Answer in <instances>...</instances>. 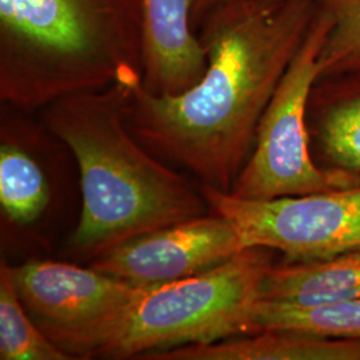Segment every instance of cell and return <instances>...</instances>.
Instances as JSON below:
<instances>
[{
	"label": "cell",
	"mask_w": 360,
	"mask_h": 360,
	"mask_svg": "<svg viewBox=\"0 0 360 360\" xmlns=\"http://www.w3.org/2000/svg\"><path fill=\"white\" fill-rule=\"evenodd\" d=\"M318 13L316 0H230L196 27L207 70L180 95L158 96L142 77L129 86L126 123L158 156L202 186L230 193L257 126Z\"/></svg>",
	"instance_id": "1"
},
{
	"label": "cell",
	"mask_w": 360,
	"mask_h": 360,
	"mask_svg": "<svg viewBox=\"0 0 360 360\" xmlns=\"http://www.w3.org/2000/svg\"><path fill=\"white\" fill-rule=\"evenodd\" d=\"M134 79L62 98L43 108L46 127L72 151L82 212L68 250L91 259L142 233L208 212L206 199L162 163L126 123Z\"/></svg>",
	"instance_id": "2"
},
{
	"label": "cell",
	"mask_w": 360,
	"mask_h": 360,
	"mask_svg": "<svg viewBox=\"0 0 360 360\" xmlns=\"http://www.w3.org/2000/svg\"><path fill=\"white\" fill-rule=\"evenodd\" d=\"M143 0H0V99L23 112L142 77Z\"/></svg>",
	"instance_id": "3"
},
{
	"label": "cell",
	"mask_w": 360,
	"mask_h": 360,
	"mask_svg": "<svg viewBox=\"0 0 360 360\" xmlns=\"http://www.w3.org/2000/svg\"><path fill=\"white\" fill-rule=\"evenodd\" d=\"M272 264V250L247 247L212 270L148 291L98 358L142 359L250 334V315Z\"/></svg>",
	"instance_id": "4"
},
{
	"label": "cell",
	"mask_w": 360,
	"mask_h": 360,
	"mask_svg": "<svg viewBox=\"0 0 360 360\" xmlns=\"http://www.w3.org/2000/svg\"><path fill=\"white\" fill-rule=\"evenodd\" d=\"M330 25L318 4L307 37L259 122L252 154L232 186L230 193L233 195L275 199L347 188L360 183L358 174L319 167L309 150L307 108L319 80V55Z\"/></svg>",
	"instance_id": "5"
},
{
	"label": "cell",
	"mask_w": 360,
	"mask_h": 360,
	"mask_svg": "<svg viewBox=\"0 0 360 360\" xmlns=\"http://www.w3.org/2000/svg\"><path fill=\"white\" fill-rule=\"evenodd\" d=\"M8 267L31 319L72 359L98 356L148 292L63 262L31 260Z\"/></svg>",
	"instance_id": "6"
},
{
	"label": "cell",
	"mask_w": 360,
	"mask_h": 360,
	"mask_svg": "<svg viewBox=\"0 0 360 360\" xmlns=\"http://www.w3.org/2000/svg\"><path fill=\"white\" fill-rule=\"evenodd\" d=\"M210 211L229 219L245 247L279 251L287 262L334 257L360 247V183L323 193L245 199L202 186Z\"/></svg>",
	"instance_id": "7"
},
{
	"label": "cell",
	"mask_w": 360,
	"mask_h": 360,
	"mask_svg": "<svg viewBox=\"0 0 360 360\" xmlns=\"http://www.w3.org/2000/svg\"><path fill=\"white\" fill-rule=\"evenodd\" d=\"M245 248L231 221L211 211L131 238L94 257L91 267L153 291L212 270Z\"/></svg>",
	"instance_id": "8"
},
{
	"label": "cell",
	"mask_w": 360,
	"mask_h": 360,
	"mask_svg": "<svg viewBox=\"0 0 360 360\" xmlns=\"http://www.w3.org/2000/svg\"><path fill=\"white\" fill-rule=\"evenodd\" d=\"M193 7V0H143L142 86L150 94L180 95L206 74Z\"/></svg>",
	"instance_id": "9"
},
{
	"label": "cell",
	"mask_w": 360,
	"mask_h": 360,
	"mask_svg": "<svg viewBox=\"0 0 360 360\" xmlns=\"http://www.w3.org/2000/svg\"><path fill=\"white\" fill-rule=\"evenodd\" d=\"M142 360H360V340L263 330L214 343L158 351Z\"/></svg>",
	"instance_id": "10"
},
{
	"label": "cell",
	"mask_w": 360,
	"mask_h": 360,
	"mask_svg": "<svg viewBox=\"0 0 360 360\" xmlns=\"http://www.w3.org/2000/svg\"><path fill=\"white\" fill-rule=\"evenodd\" d=\"M360 297V247L334 257L272 264L260 300L315 306Z\"/></svg>",
	"instance_id": "11"
},
{
	"label": "cell",
	"mask_w": 360,
	"mask_h": 360,
	"mask_svg": "<svg viewBox=\"0 0 360 360\" xmlns=\"http://www.w3.org/2000/svg\"><path fill=\"white\" fill-rule=\"evenodd\" d=\"M263 330L360 340V297L315 306L257 300L250 315V334Z\"/></svg>",
	"instance_id": "12"
},
{
	"label": "cell",
	"mask_w": 360,
	"mask_h": 360,
	"mask_svg": "<svg viewBox=\"0 0 360 360\" xmlns=\"http://www.w3.org/2000/svg\"><path fill=\"white\" fill-rule=\"evenodd\" d=\"M50 202V186L38 162L23 147L1 138L0 206L16 224H32Z\"/></svg>",
	"instance_id": "13"
},
{
	"label": "cell",
	"mask_w": 360,
	"mask_h": 360,
	"mask_svg": "<svg viewBox=\"0 0 360 360\" xmlns=\"http://www.w3.org/2000/svg\"><path fill=\"white\" fill-rule=\"evenodd\" d=\"M0 359L72 360L31 319L6 263L0 266Z\"/></svg>",
	"instance_id": "14"
},
{
	"label": "cell",
	"mask_w": 360,
	"mask_h": 360,
	"mask_svg": "<svg viewBox=\"0 0 360 360\" xmlns=\"http://www.w3.org/2000/svg\"><path fill=\"white\" fill-rule=\"evenodd\" d=\"M331 25L319 55V79L360 74V0H318Z\"/></svg>",
	"instance_id": "15"
},
{
	"label": "cell",
	"mask_w": 360,
	"mask_h": 360,
	"mask_svg": "<svg viewBox=\"0 0 360 360\" xmlns=\"http://www.w3.org/2000/svg\"><path fill=\"white\" fill-rule=\"evenodd\" d=\"M315 134L331 167L360 175V90L324 111Z\"/></svg>",
	"instance_id": "16"
},
{
	"label": "cell",
	"mask_w": 360,
	"mask_h": 360,
	"mask_svg": "<svg viewBox=\"0 0 360 360\" xmlns=\"http://www.w3.org/2000/svg\"><path fill=\"white\" fill-rule=\"evenodd\" d=\"M230 0H193V26L195 30L199 23L203 20L207 13L217 8L220 4L227 3Z\"/></svg>",
	"instance_id": "17"
}]
</instances>
